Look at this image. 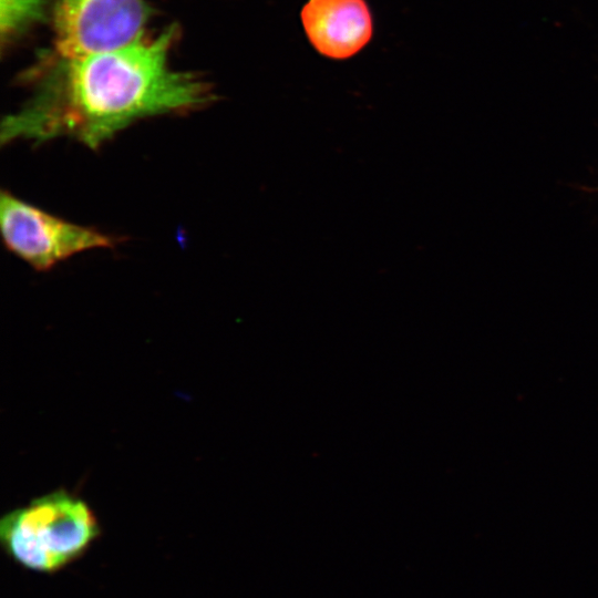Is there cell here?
<instances>
[{"label":"cell","mask_w":598,"mask_h":598,"mask_svg":"<svg viewBox=\"0 0 598 598\" xmlns=\"http://www.w3.org/2000/svg\"><path fill=\"white\" fill-rule=\"evenodd\" d=\"M101 535L95 513L82 498L58 489L7 513L0 544L18 566L52 575L82 558Z\"/></svg>","instance_id":"obj_2"},{"label":"cell","mask_w":598,"mask_h":598,"mask_svg":"<svg viewBox=\"0 0 598 598\" xmlns=\"http://www.w3.org/2000/svg\"><path fill=\"white\" fill-rule=\"evenodd\" d=\"M0 227L7 249L38 271H48L76 254L112 249L123 241V237L56 217L8 190L0 194Z\"/></svg>","instance_id":"obj_3"},{"label":"cell","mask_w":598,"mask_h":598,"mask_svg":"<svg viewBox=\"0 0 598 598\" xmlns=\"http://www.w3.org/2000/svg\"><path fill=\"white\" fill-rule=\"evenodd\" d=\"M49 0H0V42L6 48L47 17Z\"/></svg>","instance_id":"obj_6"},{"label":"cell","mask_w":598,"mask_h":598,"mask_svg":"<svg viewBox=\"0 0 598 598\" xmlns=\"http://www.w3.org/2000/svg\"><path fill=\"white\" fill-rule=\"evenodd\" d=\"M177 28L152 39L76 58L54 55L33 79L20 109L3 117L1 145L72 138L99 150L132 124L162 115H186L215 102L212 83L169 62Z\"/></svg>","instance_id":"obj_1"},{"label":"cell","mask_w":598,"mask_h":598,"mask_svg":"<svg viewBox=\"0 0 598 598\" xmlns=\"http://www.w3.org/2000/svg\"><path fill=\"white\" fill-rule=\"evenodd\" d=\"M147 17L145 0H59L54 55L76 58L127 45L143 37Z\"/></svg>","instance_id":"obj_4"},{"label":"cell","mask_w":598,"mask_h":598,"mask_svg":"<svg viewBox=\"0 0 598 598\" xmlns=\"http://www.w3.org/2000/svg\"><path fill=\"white\" fill-rule=\"evenodd\" d=\"M300 20L312 48L332 60L354 56L373 37V17L365 0H308Z\"/></svg>","instance_id":"obj_5"},{"label":"cell","mask_w":598,"mask_h":598,"mask_svg":"<svg viewBox=\"0 0 598 598\" xmlns=\"http://www.w3.org/2000/svg\"><path fill=\"white\" fill-rule=\"evenodd\" d=\"M587 190H590V192H598V187L591 188V189H587Z\"/></svg>","instance_id":"obj_7"}]
</instances>
